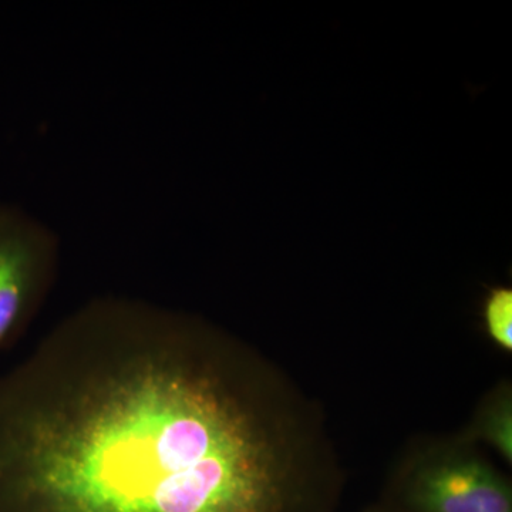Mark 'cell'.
I'll list each match as a JSON object with an SVG mask.
<instances>
[{
    "label": "cell",
    "mask_w": 512,
    "mask_h": 512,
    "mask_svg": "<svg viewBox=\"0 0 512 512\" xmlns=\"http://www.w3.org/2000/svg\"><path fill=\"white\" fill-rule=\"evenodd\" d=\"M318 407L195 313L101 296L0 375V512H338Z\"/></svg>",
    "instance_id": "obj_1"
},
{
    "label": "cell",
    "mask_w": 512,
    "mask_h": 512,
    "mask_svg": "<svg viewBox=\"0 0 512 512\" xmlns=\"http://www.w3.org/2000/svg\"><path fill=\"white\" fill-rule=\"evenodd\" d=\"M458 439L413 454L393 484L400 512H512L511 481Z\"/></svg>",
    "instance_id": "obj_2"
},
{
    "label": "cell",
    "mask_w": 512,
    "mask_h": 512,
    "mask_svg": "<svg viewBox=\"0 0 512 512\" xmlns=\"http://www.w3.org/2000/svg\"><path fill=\"white\" fill-rule=\"evenodd\" d=\"M59 261L56 232L18 205L0 202V350L36 318L55 285Z\"/></svg>",
    "instance_id": "obj_3"
},
{
    "label": "cell",
    "mask_w": 512,
    "mask_h": 512,
    "mask_svg": "<svg viewBox=\"0 0 512 512\" xmlns=\"http://www.w3.org/2000/svg\"><path fill=\"white\" fill-rule=\"evenodd\" d=\"M457 439L471 446L476 443L487 444L503 458L508 466H511L512 390L510 383L498 384L493 392L485 396L470 426Z\"/></svg>",
    "instance_id": "obj_4"
},
{
    "label": "cell",
    "mask_w": 512,
    "mask_h": 512,
    "mask_svg": "<svg viewBox=\"0 0 512 512\" xmlns=\"http://www.w3.org/2000/svg\"><path fill=\"white\" fill-rule=\"evenodd\" d=\"M481 319L485 335L497 348L510 353L512 350V288L510 285H493L481 301Z\"/></svg>",
    "instance_id": "obj_5"
},
{
    "label": "cell",
    "mask_w": 512,
    "mask_h": 512,
    "mask_svg": "<svg viewBox=\"0 0 512 512\" xmlns=\"http://www.w3.org/2000/svg\"><path fill=\"white\" fill-rule=\"evenodd\" d=\"M369 512H393V511H369Z\"/></svg>",
    "instance_id": "obj_6"
}]
</instances>
